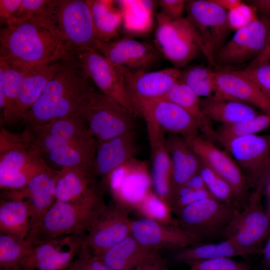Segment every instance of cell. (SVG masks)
I'll use <instances>...</instances> for the list:
<instances>
[{
	"label": "cell",
	"mask_w": 270,
	"mask_h": 270,
	"mask_svg": "<svg viewBox=\"0 0 270 270\" xmlns=\"http://www.w3.org/2000/svg\"><path fill=\"white\" fill-rule=\"evenodd\" d=\"M64 46L72 56L86 50L98 51L88 0H48L34 16Z\"/></svg>",
	"instance_id": "277c9868"
},
{
	"label": "cell",
	"mask_w": 270,
	"mask_h": 270,
	"mask_svg": "<svg viewBox=\"0 0 270 270\" xmlns=\"http://www.w3.org/2000/svg\"><path fill=\"white\" fill-rule=\"evenodd\" d=\"M106 206L97 184L74 201L56 200L31 228L26 240L35 247L61 237L86 235Z\"/></svg>",
	"instance_id": "3957f363"
},
{
	"label": "cell",
	"mask_w": 270,
	"mask_h": 270,
	"mask_svg": "<svg viewBox=\"0 0 270 270\" xmlns=\"http://www.w3.org/2000/svg\"><path fill=\"white\" fill-rule=\"evenodd\" d=\"M28 70L0 60V94H3L5 98V107L1 120L4 124L7 125L11 116Z\"/></svg>",
	"instance_id": "e575fe53"
},
{
	"label": "cell",
	"mask_w": 270,
	"mask_h": 270,
	"mask_svg": "<svg viewBox=\"0 0 270 270\" xmlns=\"http://www.w3.org/2000/svg\"><path fill=\"white\" fill-rule=\"evenodd\" d=\"M30 229V212L27 202L0 199V233L26 240Z\"/></svg>",
	"instance_id": "f546056e"
},
{
	"label": "cell",
	"mask_w": 270,
	"mask_h": 270,
	"mask_svg": "<svg viewBox=\"0 0 270 270\" xmlns=\"http://www.w3.org/2000/svg\"><path fill=\"white\" fill-rule=\"evenodd\" d=\"M133 113L100 91L88 106L85 118L96 142L134 130Z\"/></svg>",
	"instance_id": "9c48e42d"
},
{
	"label": "cell",
	"mask_w": 270,
	"mask_h": 270,
	"mask_svg": "<svg viewBox=\"0 0 270 270\" xmlns=\"http://www.w3.org/2000/svg\"><path fill=\"white\" fill-rule=\"evenodd\" d=\"M216 80L215 93L245 102L270 114V100L240 70H216Z\"/></svg>",
	"instance_id": "603a6c76"
},
{
	"label": "cell",
	"mask_w": 270,
	"mask_h": 270,
	"mask_svg": "<svg viewBox=\"0 0 270 270\" xmlns=\"http://www.w3.org/2000/svg\"><path fill=\"white\" fill-rule=\"evenodd\" d=\"M66 270H110L100 258L87 249L82 250Z\"/></svg>",
	"instance_id": "7dc6e473"
},
{
	"label": "cell",
	"mask_w": 270,
	"mask_h": 270,
	"mask_svg": "<svg viewBox=\"0 0 270 270\" xmlns=\"http://www.w3.org/2000/svg\"><path fill=\"white\" fill-rule=\"evenodd\" d=\"M92 172L80 168H62L59 170L55 188L56 200L74 201L96 184Z\"/></svg>",
	"instance_id": "1f68e13d"
},
{
	"label": "cell",
	"mask_w": 270,
	"mask_h": 270,
	"mask_svg": "<svg viewBox=\"0 0 270 270\" xmlns=\"http://www.w3.org/2000/svg\"><path fill=\"white\" fill-rule=\"evenodd\" d=\"M270 34V18H258L236 31L215 55L216 64H242L257 58L264 51Z\"/></svg>",
	"instance_id": "4fadbf2b"
},
{
	"label": "cell",
	"mask_w": 270,
	"mask_h": 270,
	"mask_svg": "<svg viewBox=\"0 0 270 270\" xmlns=\"http://www.w3.org/2000/svg\"><path fill=\"white\" fill-rule=\"evenodd\" d=\"M209 197L212 198L206 189L195 190L183 185L174 193L172 204V212L176 214L185 206Z\"/></svg>",
	"instance_id": "f6af8a7d"
},
{
	"label": "cell",
	"mask_w": 270,
	"mask_h": 270,
	"mask_svg": "<svg viewBox=\"0 0 270 270\" xmlns=\"http://www.w3.org/2000/svg\"><path fill=\"white\" fill-rule=\"evenodd\" d=\"M34 248L27 240L0 234V270H22V262L30 254Z\"/></svg>",
	"instance_id": "d590c367"
},
{
	"label": "cell",
	"mask_w": 270,
	"mask_h": 270,
	"mask_svg": "<svg viewBox=\"0 0 270 270\" xmlns=\"http://www.w3.org/2000/svg\"><path fill=\"white\" fill-rule=\"evenodd\" d=\"M130 235L98 256L110 270H132L151 251Z\"/></svg>",
	"instance_id": "d6a6232c"
},
{
	"label": "cell",
	"mask_w": 270,
	"mask_h": 270,
	"mask_svg": "<svg viewBox=\"0 0 270 270\" xmlns=\"http://www.w3.org/2000/svg\"><path fill=\"white\" fill-rule=\"evenodd\" d=\"M22 0H0V22L4 25L14 18L21 7Z\"/></svg>",
	"instance_id": "f907efd6"
},
{
	"label": "cell",
	"mask_w": 270,
	"mask_h": 270,
	"mask_svg": "<svg viewBox=\"0 0 270 270\" xmlns=\"http://www.w3.org/2000/svg\"><path fill=\"white\" fill-rule=\"evenodd\" d=\"M84 236H78L66 250L64 248L40 262L34 270H66L82 250Z\"/></svg>",
	"instance_id": "b9f144b4"
},
{
	"label": "cell",
	"mask_w": 270,
	"mask_h": 270,
	"mask_svg": "<svg viewBox=\"0 0 270 270\" xmlns=\"http://www.w3.org/2000/svg\"><path fill=\"white\" fill-rule=\"evenodd\" d=\"M214 2L226 12L232 10L239 6L244 2L240 0H212Z\"/></svg>",
	"instance_id": "6f0895ef"
},
{
	"label": "cell",
	"mask_w": 270,
	"mask_h": 270,
	"mask_svg": "<svg viewBox=\"0 0 270 270\" xmlns=\"http://www.w3.org/2000/svg\"><path fill=\"white\" fill-rule=\"evenodd\" d=\"M72 56L35 16L13 19L0 31V60L24 70Z\"/></svg>",
	"instance_id": "7a4b0ae2"
},
{
	"label": "cell",
	"mask_w": 270,
	"mask_h": 270,
	"mask_svg": "<svg viewBox=\"0 0 270 270\" xmlns=\"http://www.w3.org/2000/svg\"><path fill=\"white\" fill-rule=\"evenodd\" d=\"M185 139L200 161L230 186L234 191L237 208L238 210L243 208L248 201L250 186L234 160L216 146L214 142L200 134Z\"/></svg>",
	"instance_id": "ba28073f"
},
{
	"label": "cell",
	"mask_w": 270,
	"mask_h": 270,
	"mask_svg": "<svg viewBox=\"0 0 270 270\" xmlns=\"http://www.w3.org/2000/svg\"><path fill=\"white\" fill-rule=\"evenodd\" d=\"M59 170L52 168L32 178L23 188L4 190L2 198L24 200L29 206L31 228L38 222L56 200L55 188Z\"/></svg>",
	"instance_id": "ffe728a7"
},
{
	"label": "cell",
	"mask_w": 270,
	"mask_h": 270,
	"mask_svg": "<svg viewBox=\"0 0 270 270\" xmlns=\"http://www.w3.org/2000/svg\"><path fill=\"white\" fill-rule=\"evenodd\" d=\"M190 270H250L248 266L231 258H220L188 263Z\"/></svg>",
	"instance_id": "ee69618b"
},
{
	"label": "cell",
	"mask_w": 270,
	"mask_h": 270,
	"mask_svg": "<svg viewBox=\"0 0 270 270\" xmlns=\"http://www.w3.org/2000/svg\"><path fill=\"white\" fill-rule=\"evenodd\" d=\"M184 185L195 190L206 189L204 182L198 172L192 176Z\"/></svg>",
	"instance_id": "9f6ffc18"
},
{
	"label": "cell",
	"mask_w": 270,
	"mask_h": 270,
	"mask_svg": "<svg viewBox=\"0 0 270 270\" xmlns=\"http://www.w3.org/2000/svg\"><path fill=\"white\" fill-rule=\"evenodd\" d=\"M157 45L177 68L187 65L200 52H205L200 34L187 18L181 17L167 24L158 35Z\"/></svg>",
	"instance_id": "30bf717a"
},
{
	"label": "cell",
	"mask_w": 270,
	"mask_h": 270,
	"mask_svg": "<svg viewBox=\"0 0 270 270\" xmlns=\"http://www.w3.org/2000/svg\"><path fill=\"white\" fill-rule=\"evenodd\" d=\"M240 70L270 100V62H251L248 66Z\"/></svg>",
	"instance_id": "7bdbcfd3"
},
{
	"label": "cell",
	"mask_w": 270,
	"mask_h": 270,
	"mask_svg": "<svg viewBox=\"0 0 270 270\" xmlns=\"http://www.w3.org/2000/svg\"><path fill=\"white\" fill-rule=\"evenodd\" d=\"M222 145L255 188L270 162V134L236 138Z\"/></svg>",
	"instance_id": "2e32d148"
},
{
	"label": "cell",
	"mask_w": 270,
	"mask_h": 270,
	"mask_svg": "<svg viewBox=\"0 0 270 270\" xmlns=\"http://www.w3.org/2000/svg\"><path fill=\"white\" fill-rule=\"evenodd\" d=\"M132 270H170L165 260L158 252L153 250Z\"/></svg>",
	"instance_id": "c3c4849f"
},
{
	"label": "cell",
	"mask_w": 270,
	"mask_h": 270,
	"mask_svg": "<svg viewBox=\"0 0 270 270\" xmlns=\"http://www.w3.org/2000/svg\"><path fill=\"white\" fill-rule=\"evenodd\" d=\"M105 184L109 186L116 202L130 208L152 191V185L147 163L136 158L114 170Z\"/></svg>",
	"instance_id": "9a60e30c"
},
{
	"label": "cell",
	"mask_w": 270,
	"mask_h": 270,
	"mask_svg": "<svg viewBox=\"0 0 270 270\" xmlns=\"http://www.w3.org/2000/svg\"><path fill=\"white\" fill-rule=\"evenodd\" d=\"M256 10L244 2L238 7L228 12V20L230 30H237L257 19Z\"/></svg>",
	"instance_id": "bcb514c9"
},
{
	"label": "cell",
	"mask_w": 270,
	"mask_h": 270,
	"mask_svg": "<svg viewBox=\"0 0 270 270\" xmlns=\"http://www.w3.org/2000/svg\"><path fill=\"white\" fill-rule=\"evenodd\" d=\"M116 3L122 12V26L126 31L139 34L150 29L154 8L153 1L117 0Z\"/></svg>",
	"instance_id": "836d02e7"
},
{
	"label": "cell",
	"mask_w": 270,
	"mask_h": 270,
	"mask_svg": "<svg viewBox=\"0 0 270 270\" xmlns=\"http://www.w3.org/2000/svg\"><path fill=\"white\" fill-rule=\"evenodd\" d=\"M137 116L150 122L165 133L184 138L199 135L200 130L194 118L184 109L164 98L143 100L133 102Z\"/></svg>",
	"instance_id": "5bb4252c"
},
{
	"label": "cell",
	"mask_w": 270,
	"mask_h": 270,
	"mask_svg": "<svg viewBox=\"0 0 270 270\" xmlns=\"http://www.w3.org/2000/svg\"><path fill=\"white\" fill-rule=\"evenodd\" d=\"M258 254L240 248L228 240L216 243H198L175 252L174 261L188 263L220 258L246 256Z\"/></svg>",
	"instance_id": "83f0119b"
},
{
	"label": "cell",
	"mask_w": 270,
	"mask_h": 270,
	"mask_svg": "<svg viewBox=\"0 0 270 270\" xmlns=\"http://www.w3.org/2000/svg\"><path fill=\"white\" fill-rule=\"evenodd\" d=\"M46 2V0H22L20 11L13 19L35 16L41 10Z\"/></svg>",
	"instance_id": "816d5d0a"
},
{
	"label": "cell",
	"mask_w": 270,
	"mask_h": 270,
	"mask_svg": "<svg viewBox=\"0 0 270 270\" xmlns=\"http://www.w3.org/2000/svg\"><path fill=\"white\" fill-rule=\"evenodd\" d=\"M212 66H195L181 71L179 80L187 85L200 98H206L216 90V71Z\"/></svg>",
	"instance_id": "74e56055"
},
{
	"label": "cell",
	"mask_w": 270,
	"mask_h": 270,
	"mask_svg": "<svg viewBox=\"0 0 270 270\" xmlns=\"http://www.w3.org/2000/svg\"><path fill=\"white\" fill-rule=\"evenodd\" d=\"M251 6L256 10H258L263 14L264 16H270V0H252Z\"/></svg>",
	"instance_id": "11a10c76"
},
{
	"label": "cell",
	"mask_w": 270,
	"mask_h": 270,
	"mask_svg": "<svg viewBox=\"0 0 270 270\" xmlns=\"http://www.w3.org/2000/svg\"><path fill=\"white\" fill-rule=\"evenodd\" d=\"M203 111L212 122L230 124L250 120L259 114L250 105L218 94L200 99Z\"/></svg>",
	"instance_id": "4316f807"
},
{
	"label": "cell",
	"mask_w": 270,
	"mask_h": 270,
	"mask_svg": "<svg viewBox=\"0 0 270 270\" xmlns=\"http://www.w3.org/2000/svg\"><path fill=\"white\" fill-rule=\"evenodd\" d=\"M270 126V114L263 113L244 121L221 124L216 130V140L220 144L234 138L256 134Z\"/></svg>",
	"instance_id": "f35d334b"
},
{
	"label": "cell",
	"mask_w": 270,
	"mask_h": 270,
	"mask_svg": "<svg viewBox=\"0 0 270 270\" xmlns=\"http://www.w3.org/2000/svg\"><path fill=\"white\" fill-rule=\"evenodd\" d=\"M95 86L74 56L62 60L21 122L36 126L64 118H85L88 106L100 92Z\"/></svg>",
	"instance_id": "6da1fadb"
},
{
	"label": "cell",
	"mask_w": 270,
	"mask_h": 270,
	"mask_svg": "<svg viewBox=\"0 0 270 270\" xmlns=\"http://www.w3.org/2000/svg\"><path fill=\"white\" fill-rule=\"evenodd\" d=\"M162 98L176 104L186 111L196 121L200 132L205 138L214 142L216 140V130L212 122L203 111L201 98L187 85L178 80Z\"/></svg>",
	"instance_id": "f1b7e54d"
},
{
	"label": "cell",
	"mask_w": 270,
	"mask_h": 270,
	"mask_svg": "<svg viewBox=\"0 0 270 270\" xmlns=\"http://www.w3.org/2000/svg\"><path fill=\"white\" fill-rule=\"evenodd\" d=\"M198 173L206 190L214 198L222 202L236 206L234 191L224 178L202 162Z\"/></svg>",
	"instance_id": "ab89813d"
},
{
	"label": "cell",
	"mask_w": 270,
	"mask_h": 270,
	"mask_svg": "<svg viewBox=\"0 0 270 270\" xmlns=\"http://www.w3.org/2000/svg\"><path fill=\"white\" fill-rule=\"evenodd\" d=\"M62 61L52 62L28 70L7 125L21 122L40 96L46 85L59 70Z\"/></svg>",
	"instance_id": "cb8c5ba5"
},
{
	"label": "cell",
	"mask_w": 270,
	"mask_h": 270,
	"mask_svg": "<svg viewBox=\"0 0 270 270\" xmlns=\"http://www.w3.org/2000/svg\"><path fill=\"white\" fill-rule=\"evenodd\" d=\"M255 190L264 194L270 200V162L264 172Z\"/></svg>",
	"instance_id": "f5cc1de1"
},
{
	"label": "cell",
	"mask_w": 270,
	"mask_h": 270,
	"mask_svg": "<svg viewBox=\"0 0 270 270\" xmlns=\"http://www.w3.org/2000/svg\"><path fill=\"white\" fill-rule=\"evenodd\" d=\"M262 195L255 190L250 194L247 204L236 212L224 234L226 240L238 248L258 254L270 234V220L261 204Z\"/></svg>",
	"instance_id": "8992f818"
},
{
	"label": "cell",
	"mask_w": 270,
	"mask_h": 270,
	"mask_svg": "<svg viewBox=\"0 0 270 270\" xmlns=\"http://www.w3.org/2000/svg\"><path fill=\"white\" fill-rule=\"evenodd\" d=\"M96 38L108 42L116 38L122 26V16L114 0H88Z\"/></svg>",
	"instance_id": "4dcf8cb0"
},
{
	"label": "cell",
	"mask_w": 270,
	"mask_h": 270,
	"mask_svg": "<svg viewBox=\"0 0 270 270\" xmlns=\"http://www.w3.org/2000/svg\"><path fill=\"white\" fill-rule=\"evenodd\" d=\"M186 2L184 0H160L158 2L160 13L170 19L175 20L182 17Z\"/></svg>",
	"instance_id": "681fc988"
},
{
	"label": "cell",
	"mask_w": 270,
	"mask_h": 270,
	"mask_svg": "<svg viewBox=\"0 0 270 270\" xmlns=\"http://www.w3.org/2000/svg\"><path fill=\"white\" fill-rule=\"evenodd\" d=\"M166 144L172 164V186L174 192L198 172L201 161L182 136L168 134Z\"/></svg>",
	"instance_id": "484cf974"
},
{
	"label": "cell",
	"mask_w": 270,
	"mask_h": 270,
	"mask_svg": "<svg viewBox=\"0 0 270 270\" xmlns=\"http://www.w3.org/2000/svg\"><path fill=\"white\" fill-rule=\"evenodd\" d=\"M142 218L151 219L168 224H173L170 208L156 194L151 191L134 208Z\"/></svg>",
	"instance_id": "60d3db41"
},
{
	"label": "cell",
	"mask_w": 270,
	"mask_h": 270,
	"mask_svg": "<svg viewBox=\"0 0 270 270\" xmlns=\"http://www.w3.org/2000/svg\"><path fill=\"white\" fill-rule=\"evenodd\" d=\"M120 68L132 105L139 100L163 98L179 80L181 73L176 67L151 72Z\"/></svg>",
	"instance_id": "ac0fdd59"
},
{
	"label": "cell",
	"mask_w": 270,
	"mask_h": 270,
	"mask_svg": "<svg viewBox=\"0 0 270 270\" xmlns=\"http://www.w3.org/2000/svg\"><path fill=\"white\" fill-rule=\"evenodd\" d=\"M74 56L98 90L137 116L127 92L121 68L96 50L80 51Z\"/></svg>",
	"instance_id": "8fae6325"
},
{
	"label": "cell",
	"mask_w": 270,
	"mask_h": 270,
	"mask_svg": "<svg viewBox=\"0 0 270 270\" xmlns=\"http://www.w3.org/2000/svg\"><path fill=\"white\" fill-rule=\"evenodd\" d=\"M267 210V212H268V216H269V218H270V206L269 208H268Z\"/></svg>",
	"instance_id": "91938a15"
},
{
	"label": "cell",
	"mask_w": 270,
	"mask_h": 270,
	"mask_svg": "<svg viewBox=\"0 0 270 270\" xmlns=\"http://www.w3.org/2000/svg\"><path fill=\"white\" fill-rule=\"evenodd\" d=\"M238 210L235 205L209 197L190 204L177 214L178 225L200 243L224 236Z\"/></svg>",
	"instance_id": "5b68a950"
},
{
	"label": "cell",
	"mask_w": 270,
	"mask_h": 270,
	"mask_svg": "<svg viewBox=\"0 0 270 270\" xmlns=\"http://www.w3.org/2000/svg\"><path fill=\"white\" fill-rule=\"evenodd\" d=\"M138 150L135 130L112 138L96 142L94 172L105 184L110 174L116 168L135 158Z\"/></svg>",
	"instance_id": "44dd1931"
},
{
	"label": "cell",
	"mask_w": 270,
	"mask_h": 270,
	"mask_svg": "<svg viewBox=\"0 0 270 270\" xmlns=\"http://www.w3.org/2000/svg\"><path fill=\"white\" fill-rule=\"evenodd\" d=\"M252 62L256 63L270 62V34L266 46L262 52Z\"/></svg>",
	"instance_id": "680465c9"
},
{
	"label": "cell",
	"mask_w": 270,
	"mask_h": 270,
	"mask_svg": "<svg viewBox=\"0 0 270 270\" xmlns=\"http://www.w3.org/2000/svg\"><path fill=\"white\" fill-rule=\"evenodd\" d=\"M38 132L55 136L68 145L82 150L96 152V140L84 118H64L42 124L30 126Z\"/></svg>",
	"instance_id": "d4e9b609"
},
{
	"label": "cell",
	"mask_w": 270,
	"mask_h": 270,
	"mask_svg": "<svg viewBox=\"0 0 270 270\" xmlns=\"http://www.w3.org/2000/svg\"><path fill=\"white\" fill-rule=\"evenodd\" d=\"M262 266L264 270H270V234L262 248Z\"/></svg>",
	"instance_id": "db71d44e"
},
{
	"label": "cell",
	"mask_w": 270,
	"mask_h": 270,
	"mask_svg": "<svg viewBox=\"0 0 270 270\" xmlns=\"http://www.w3.org/2000/svg\"><path fill=\"white\" fill-rule=\"evenodd\" d=\"M98 51L114 66L130 70H145L160 61L158 51L151 44L130 38L100 42Z\"/></svg>",
	"instance_id": "d6986e66"
},
{
	"label": "cell",
	"mask_w": 270,
	"mask_h": 270,
	"mask_svg": "<svg viewBox=\"0 0 270 270\" xmlns=\"http://www.w3.org/2000/svg\"><path fill=\"white\" fill-rule=\"evenodd\" d=\"M185 10L187 18L200 34L204 43V55L212 66L214 56L224 44L230 30L228 12L212 0L187 1Z\"/></svg>",
	"instance_id": "52a82bcc"
},
{
	"label": "cell",
	"mask_w": 270,
	"mask_h": 270,
	"mask_svg": "<svg viewBox=\"0 0 270 270\" xmlns=\"http://www.w3.org/2000/svg\"><path fill=\"white\" fill-rule=\"evenodd\" d=\"M96 152L64 145L50 151L46 156L54 164L62 168H80L94 174Z\"/></svg>",
	"instance_id": "8d00e7d4"
},
{
	"label": "cell",
	"mask_w": 270,
	"mask_h": 270,
	"mask_svg": "<svg viewBox=\"0 0 270 270\" xmlns=\"http://www.w3.org/2000/svg\"><path fill=\"white\" fill-rule=\"evenodd\" d=\"M130 234L142 246L152 250L176 252L200 243L178 226L166 224L144 218L132 220Z\"/></svg>",
	"instance_id": "e0dca14e"
},
{
	"label": "cell",
	"mask_w": 270,
	"mask_h": 270,
	"mask_svg": "<svg viewBox=\"0 0 270 270\" xmlns=\"http://www.w3.org/2000/svg\"><path fill=\"white\" fill-rule=\"evenodd\" d=\"M150 146L152 180L155 194L172 210V164L166 148L165 132L154 124L146 122Z\"/></svg>",
	"instance_id": "7402d4cb"
},
{
	"label": "cell",
	"mask_w": 270,
	"mask_h": 270,
	"mask_svg": "<svg viewBox=\"0 0 270 270\" xmlns=\"http://www.w3.org/2000/svg\"><path fill=\"white\" fill-rule=\"evenodd\" d=\"M130 210L116 202L106 205L86 234L83 247L98 256L130 235Z\"/></svg>",
	"instance_id": "7c38bea8"
}]
</instances>
